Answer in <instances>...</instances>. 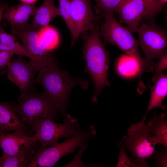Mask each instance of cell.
<instances>
[{
	"label": "cell",
	"instance_id": "6da1fadb",
	"mask_svg": "<svg viewBox=\"0 0 167 167\" xmlns=\"http://www.w3.org/2000/svg\"><path fill=\"white\" fill-rule=\"evenodd\" d=\"M38 72L34 84L44 88L48 100L64 117L67 114L69 98L73 88L77 85L84 89L88 87V81L71 77L66 71L59 68L56 60Z\"/></svg>",
	"mask_w": 167,
	"mask_h": 167
},
{
	"label": "cell",
	"instance_id": "7a4b0ae2",
	"mask_svg": "<svg viewBox=\"0 0 167 167\" xmlns=\"http://www.w3.org/2000/svg\"><path fill=\"white\" fill-rule=\"evenodd\" d=\"M90 31L88 35H85L83 53L86 61L85 72L91 76L94 84L95 92L92 100L96 103L104 87L110 85L108 78L109 55L101 41L97 24Z\"/></svg>",
	"mask_w": 167,
	"mask_h": 167
},
{
	"label": "cell",
	"instance_id": "3957f363",
	"mask_svg": "<svg viewBox=\"0 0 167 167\" xmlns=\"http://www.w3.org/2000/svg\"><path fill=\"white\" fill-rule=\"evenodd\" d=\"M95 126L90 125L86 130L80 128L64 141L48 147L40 146L27 167H52L63 156L74 152L88 143L96 134Z\"/></svg>",
	"mask_w": 167,
	"mask_h": 167
},
{
	"label": "cell",
	"instance_id": "277c9868",
	"mask_svg": "<svg viewBox=\"0 0 167 167\" xmlns=\"http://www.w3.org/2000/svg\"><path fill=\"white\" fill-rule=\"evenodd\" d=\"M101 24L100 34L107 42L114 45L127 55L135 58L139 67L140 75L145 71L144 60L138 49V41L132 35L127 27H124L116 20L114 13L105 14Z\"/></svg>",
	"mask_w": 167,
	"mask_h": 167
},
{
	"label": "cell",
	"instance_id": "5b68a950",
	"mask_svg": "<svg viewBox=\"0 0 167 167\" xmlns=\"http://www.w3.org/2000/svg\"><path fill=\"white\" fill-rule=\"evenodd\" d=\"M18 101L17 104L12 105L22 122L30 126L31 132L42 120L56 118L57 111L44 91L40 93L31 91Z\"/></svg>",
	"mask_w": 167,
	"mask_h": 167
},
{
	"label": "cell",
	"instance_id": "8992f818",
	"mask_svg": "<svg viewBox=\"0 0 167 167\" xmlns=\"http://www.w3.org/2000/svg\"><path fill=\"white\" fill-rule=\"evenodd\" d=\"M127 135L128 137H123L124 143L131 154L130 160L134 167H148L145 160L153 154L156 144L145 121L131 125Z\"/></svg>",
	"mask_w": 167,
	"mask_h": 167
},
{
	"label": "cell",
	"instance_id": "52a82bcc",
	"mask_svg": "<svg viewBox=\"0 0 167 167\" xmlns=\"http://www.w3.org/2000/svg\"><path fill=\"white\" fill-rule=\"evenodd\" d=\"M137 32L139 45L145 55L143 60L145 71L152 72L155 64L153 59L159 58L166 51L167 33L158 27L145 24L138 28Z\"/></svg>",
	"mask_w": 167,
	"mask_h": 167
},
{
	"label": "cell",
	"instance_id": "ba28073f",
	"mask_svg": "<svg viewBox=\"0 0 167 167\" xmlns=\"http://www.w3.org/2000/svg\"><path fill=\"white\" fill-rule=\"evenodd\" d=\"M62 123L56 122L54 120L45 119L35 127L32 132H35L37 141L43 147L50 146L63 138H68L80 129L77 119L68 114L64 117Z\"/></svg>",
	"mask_w": 167,
	"mask_h": 167
},
{
	"label": "cell",
	"instance_id": "9c48e42d",
	"mask_svg": "<svg viewBox=\"0 0 167 167\" xmlns=\"http://www.w3.org/2000/svg\"><path fill=\"white\" fill-rule=\"evenodd\" d=\"M40 28L28 22L19 25H11V33L20 39L27 51L36 58L35 73L54 60L53 55L44 49L39 42L38 33Z\"/></svg>",
	"mask_w": 167,
	"mask_h": 167
},
{
	"label": "cell",
	"instance_id": "30bf717a",
	"mask_svg": "<svg viewBox=\"0 0 167 167\" xmlns=\"http://www.w3.org/2000/svg\"><path fill=\"white\" fill-rule=\"evenodd\" d=\"M35 73L31 63L26 61L22 56H19L8 64L7 77L9 80L20 89L21 95L19 99L24 98L33 89Z\"/></svg>",
	"mask_w": 167,
	"mask_h": 167
},
{
	"label": "cell",
	"instance_id": "8fae6325",
	"mask_svg": "<svg viewBox=\"0 0 167 167\" xmlns=\"http://www.w3.org/2000/svg\"><path fill=\"white\" fill-rule=\"evenodd\" d=\"M70 11L75 31L72 47L80 35L91 30L99 20L93 13L90 0H70Z\"/></svg>",
	"mask_w": 167,
	"mask_h": 167
},
{
	"label": "cell",
	"instance_id": "7c38bea8",
	"mask_svg": "<svg viewBox=\"0 0 167 167\" xmlns=\"http://www.w3.org/2000/svg\"><path fill=\"white\" fill-rule=\"evenodd\" d=\"M115 12L118 14L131 32H137L139 22L144 17H148L143 0H121Z\"/></svg>",
	"mask_w": 167,
	"mask_h": 167
},
{
	"label": "cell",
	"instance_id": "4fadbf2b",
	"mask_svg": "<svg viewBox=\"0 0 167 167\" xmlns=\"http://www.w3.org/2000/svg\"><path fill=\"white\" fill-rule=\"evenodd\" d=\"M37 141L34 135L29 136L21 132L0 134V148L3 152L9 155H14L26 149L33 148Z\"/></svg>",
	"mask_w": 167,
	"mask_h": 167
},
{
	"label": "cell",
	"instance_id": "5bb4252c",
	"mask_svg": "<svg viewBox=\"0 0 167 167\" xmlns=\"http://www.w3.org/2000/svg\"><path fill=\"white\" fill-rule=\"evenodd\" d=\"M28 129L12 105L8 102H0V134L6 133L10 131L26 133Z\"/></svg>",
	"mask_w": 167,
	"mask_h": 167
},
{
	"label": "cell",
	"instance_id": "9a60e30c",
	"mask_svg": "<svg viewBox=\"0 0 167 167\" xmlns=\"http://www.w3.org/2000/svg\"><path fill=\"white\" fill-rule=\"evenodd\" d=\"M37 8L34 3L22 2L14 6L7 7L3 14V19H6L11 25L22 24L28 22Z\"/></svg>",
	"mask_w": 167,
	"mask_h": 167
},
{
	"label": "cell",
	"instance_id": "2e32d148",
	"mask_svg": "<svg viewBox=\"0 0 167 167\" xmlns=\"http://www.w3.org/2000/svg\"><path fill=\"white\" fill-rule=\"evenodd\" d=\"M15 36L12 33H7L3 28H0V51L11 52L18 56L29 58L34 70L37 63L36 58L27 51Z\"/></svg>",
	"mask_w": 167,
	"mask_h": 167
},
{
	"label": "cell",
	"instance_id": "e0dca14e",
	"mask_svg": "<svg viewBox=\"0 0 167 167\" xmlns=\"http://www.w3.org/2000/svg\"><path fill=\"white\" fill-rule=\"evenodd\" d=\"M153 86H148L151 90V96L149 105L146 113L142 117L145 121L148 113L152 109L156 107H161L162 109L165 108L162 102L167 95V76L161 74L158 77Z\"/></svg>",
	"mask_w": 167,
	"mask_h": 167
},
{
	"label": "cell",
	"instance_id": "ac0fdd59",
	"mask_svg": "<svg viewBox=\"0 0 167 167\" xmlns=\"http://www.w3.org/2000/svg\"><path fill=\"white\" fill-rule=\"evenodd\" d=\"M156 144L167 147V121L164 114L153 113L152 118L146 125Z\"/></svg>",
	"mask_w": 167,
	"mask_h": 167
},
{
	"label": "cell",
	"instance_id": "d6986e66",
	"mask_svg": "<svg viewBox=\"0 0 167 167\" xmlns=\"http://www.w3.org/2000/svg\"><path fill=\"white\" fill-rule=\"evenodd\" d=\"M34 15L32 24L40 28L48 25L54 18L60 16L59 8L55 6L54 0H44Z\"/></svg>",
	"mask_w": 167,
	"mask_h": 167
},
{
	"label": "cell",
	"instance_id": "ffe728a7",
	"mask_svg": "<svg viewBox=\"0 0 167 167\" xmlns=\"http://www.w3.org/2000/svg\"><path fill=\"white\" fill-rule=\"evenodd\" d=\"M35 152L31 148L26 149L12 155L3 152L0 157V167H27L33 158Z\"/></svg>",
	"mask_w": 167,
	"mask_h": 167
},
{
	"label": "cell",
	"instance_id": "44dd1931",
	"mask_svg": "<svg viewBox=\"0 0 167 167\" xmlns=\"http://www.w3.org/2000/svg\"><path fill=\"white\" fill-rule=\"evenodd\" d=\"M38 37L41 46L48 52L55 49L59 44V36L57 31L48 25L40 28Z\"/></svg>",
	"mask_w": 167,
	"mask_h": 167
},
{
	"label": "cell",
	"instance_id": "7402d4cb",
	"mask_svg": "<svg viewBox=\"0 0 167 167\" xmlns=\"http://www.w3.org/2000/svg\"><path fill=\"white\" fill-rule=\"evenodd\" d=\"M117 68L118 72L123 76H131L138 73L140 77L138 62L135 58L127 55H123L120 57Z\"/></svg>",
	"mask_w": 167,
	"mask_h": 167
},
{
	"label": "cell",
	"instance_id": "603a6c76",
	"mask_svg": "<svg viewBox=\"0 0 167 167\" xmlns=\"http://www.w3.org/2000/svg\"><path fill=\"white\" fill-rule=\"evenodd\" d=\"M60 16L65 21L70 31L72 38L75 34V27L70 11V0H58Z\"/></svg>",
	"mask_w": 167,
	"mask_h": 167
},
{
	"label": "cell",
	"instance_id": "cb8c5ba5",
	"mask_svg": "<svg viewBox=\"0 0 167 167\" xmlns=\"http://www.w3.org/2000/svg\"><path fill=\"white\" fill-rule=\"evenodd\" d=\"M94 10L102 16L108 13H114L121 0H95Z\"/></svg>",
	"mask_w": 167,
	"mask_h": 167
},
{
	"label": "cell",
	"instance_id": "d4e9b609",
	"mask_svg": "<svg viewBox=\"0 0 167 167\" xmlns=\"http://www.w3.org/2000/svg\"><path fill=\"white\" fill-rule=\"evenodd\" d=\"M117 144L120 148V152L116 167H134L127 156L124 144L123 137Z\"/></svg>",
	"mask_w": 167,
	"mask_h": 167
},
{
	"label": "cell",
	"instance_id": "484cf974",
	"mask_svg": "<svg viewBox=\"0 0 167 167\" xmlns=\"http://www.w3.org/2000/svg\"><path fill=\"white\" fill-rule=\"evenodd\" d=\"M151 156H152V159L155 162L156 166L167 167V147L163 146L161 149L154 150Z\"/></svg>",
	"mask_w": 167,
	"mask_h": 167
},
{
	"label": "cell",
	"instance_id": "4316f807",
	"mask_svg": "<svg viewBox=\"0 0 167 167\" xmlns=\"http://www.w3.org/2000/svg\"><path fill=\"white\" fill-rule=\"evenodd\" d=\"M147 10L148 17H153L162 10L163 6L160 0H143Z\"/></svg>",
	"mask_w": 167,
	"mask_h": 167
},
{
	"label": "cell",
	"instance_id": "83f0119b",
	"mask_svg": "<svg viewBox=\"0 0 167 167\" xmlns=\"http://www.w3.org/2000/svg\"><path fill=\"white\" fill-rule=\"evenodd\" d=\"M157 63L155 64V70L152 78V82L154 83L158 76L162 73V71L167 69V54L166 50L163 55L159 58Z\"/></svg>",
	"mask_w": 167,
	"mask_h": 167
},
{
	"label": "cell",
	"instance_id": "f1b7e54d",
	"mask_svg": "<svg viewBox=\"0 0 167 167\" xmlns=\"http://www.w3.org/2000/svg\"><path fill=\"white\" fill-rule=\"evenodd\" d=\"M14 54L11 52L0 51V70L7 66Z\"/></svg>",
	"mask_w": 167,
	"mask_h": 167
},
{
	"label": "cell",
	"instance_id": "f546056e",
	"mask_svg": "<svg viewBox=\"0 0 167 167\" xmlns=\"http://www.w3.org/2000/svg\"><path fill=\"white\" fill-rule=\"evenodd\" d=\"M8 4L7 3H2L0 6V25L2 20L3 19V15L4 11L8 7Z\"/></svg>",
	"mask_w": 167,
	"mask_h": 167
},
{
	"label": "cell",
	"instance_id": "4dcf8cb0",
	"mask_svg": "<svg viewBox=\"0 0 167 167\" xmlns=\"http://www.w3.org/2000/svg\"><path fill=\"white\" fill-rule=\"evenodd\" d=\"M22 2L28 4H34L37 0H20Z\"/></svg>",
	"mask_w": 167,
	"mask_h": 167
},
{
	"label": "cell",
	"instance_id": "1f68e13d",
	"mask_svg": "<svg viewBox=\"0 0 167 167\" xmlns=\"http://www.w3.org/2000/svg\"><path fill=\"white\" fill-rule=\"evenodd\" d=\"M7 70H4L3 69L2 70H0V75L6 73Z\"/></svg>",
	"mask_w": 167,
	"mask_h": 167
},
{
	"label": "cell",
	"instance_id": "d6a6232c",
	"mask_svg": "<svg viewBox=\"0 0 167 167\" xmlns=\"http://www.w3.org/2000/svg\"><path fill=\"white\" fill-rule=\"evenodd\" d=\"M162 5L163 6L167 2V0H160Z\"/></svg>",
	"mask_w": 167,
	"mask_h": 167
},
{
	"label": "cell",
	"instance_id": "836d02e7",
	"mask_svg": "<svg viewBox=\"0 0 167 167\" xmlns=\"http://www.w3.org/2000/svg\"><path fill=\"white\" fill-rule=\"evenodd\" d=\"M2 3L0 2V6L2 5Z\"/></svg>",
	"mask_w": 167,
	"mask_h": 167
}]
</instances>
